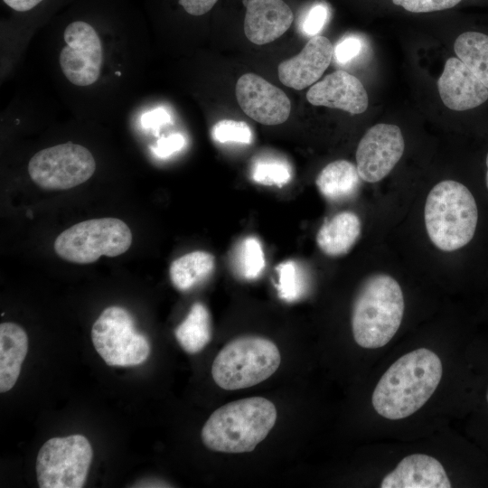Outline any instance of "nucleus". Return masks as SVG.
I'll use <instances>...</instances> for the list:
<instances>
[{
    "label": "nucleus",
    "instance_id": "16",
    "mask_svg": "<svg viewBox=\"0 0 488 488\" xmlns=\"http://www.w3.org/2000/svg\"><path fill=\"white\" fill-rule=\"evenodd\" d=\"M244 33L258 45L271 42L283 35L294 21V14L283 0H246Z\"/></svg>",
    "mask_w": 488,
    "mask_h": 488
},
{
    "label": "nucleus",
    "instance_id": "27",
    "mask_svg": "<svg viewBox=\"0 0 488 488\" xmlns=\"http://www.w3.org/2000/svg\"><path fill=\"white\" fill-rule=\"evenodd\" d=\"M211 136L220 144L249 145L252 142V131L244 121L224 119L217 122L211 129Z\"/></svg>",
    "mask_w": 488,
    "mask_h": 488
},
{
    "label": "nucleus",
    "instance_id": "6",
    "mask_svg": "<svg viewBox=\"0 0 488 488\" xmlns=\"http://www.w3.org/2000/svg\"><path fill=\"white\" fill-rule=\"evenodd\" d=\"M131 244L132 232L126 222L101 218L79 222L62 231L54 241V250L67 261L89 264L101 256H119Z\"/></svg>",
    "mask_w": 488,
    "mask_h": 488
},
{
    "label": "nucleus",
    "instance_id": "34",
    "mask_svg": "<svg viewBox=\"0 0 488 488\" xmlns=\"http://www.w3.org/2000/svg\"><path fill=\"white\" fill-rule=\"evenodd\" d=\"M10 9L24 13L31 11L42 4L44 0H2Z\"/></svg>",
    "mask_w": 488,
    "mask_h": 488
},
{
    "label": "nucleus",
    "instance_id": "13",
    "mask_svg": "<svg viewBox=\"0 0 488 488\" xmlns=\"http://www.w3.org/2000/svg\"><path fill=\"white\" fill-rule=\"evenodd\" d=\"M314 106L338 108L357 115L369 105L368 94L361 80L343 70H337L314 84L306 92Z\"/></svg>",
    "mask_w": 488,
    "mask_h": 488
},
{
    "label": "nucleus",
    "instance_id": "22",
    "mask_svg": "<svg viewBox=\"0 0 488 488\" xmlns=\"http://www.w3.org/2000/svg\"><path fill=\"white\" fill-rule=\"evenodd\" d=\"M180 346L188 353L201 352L211 341V325L208 309L202 303H194L186 317L174 330Z\"/></svg>",
    "mask_w": 488,
    "mask_h": 488
},
{
    "label": "nucleus",
    "instance_id": "14",
    "mask_svg": "<svg viewBox=\"0 0 488 488\" xmlns=\"http://www.w3.org/2000/svg\"><path fill=\"white\" fill-rule=\"evenodd\" d=\"M443 103L450 109L465 111L488 99V89L458 58H449L437 80Z\"/></svg>",
    "mask_w": 488,
    "mask_h": 488
},
{
    "label": "nucleus",
    "instance_id": "11",
    "mask_svg": "<svg viewBox=\"0 0 488 488\" xmlns=\"http://www.w3.org/2000/svg\"><path fill=\"white\" fill-rule=\"evenodd\" d=\"M404 148V138L398 126L380 123L369 128L356 150L361 179L368 183L382 180L399 161Z\"/></svg>",
    "mask_w": 488,
    "mask_h": 488
},
{
    "label": "nucleus",
    "instance_id": "21",
    "mask_svg": "<svg viewBox=\"0 0 488 488\" xmlns=\"http://www.w3.org/2000/svg\"><path fill=\"white\" fill-rule=\"evenodd\" d=\"M214 257L205 251H192L175 260L170 266L172 284L180 291H188L206 279L213 271Z\"/></svg>",
    "mask_w": 488,
    "mask_h": 488
},
{
    "label": "nucleus",
    "instance_id": "24",
    "mask_svg": "<svg viewBox=\"0 0 488 488\" xmlns=\"http://www.w3.org/2000/svg\"><path fill=\"white\" fill-rule=\"evenodd\" d=\"M237 273L246 280H253L260 276L265 267V255L258 239L249 236L237 246L235 252Z\"/></svg>",
    "mask_w": 488,
    "mask_h": 488
},
{
    "label": "nucleus",
    "instance_id": "29",
    "mask_svg": "<svg viewBox=\"0 0 488 488\" xmlns=\"http://www.w3.org/2000/svg\"><path fill=\"white\" fill-rule=\"evenodd\" d=\"M328 8L324 4L314 5L302 22L301 29L306 36H315L324 28L328 19Z\"/></svg>",
    "mask_w": 488,
    "mask_h": 488
},
{
    "label": "nucleus",
    "instance_id": "12",
    "mask_svg": "<svg viewBox=\"0 0 488 488\" xmlns=\"http://www.w3.org/2000/svg\"><path fill=\"white\" fill-rule=\"evenodd\" d=\"M235 94L243 112L260 124L279 125L290 115L291 102L286 93L259 75L246 73L240 76Z\"/></svg>",
    "mask_w": 488,
    "mask_h": 488
},
{
    "label": "nucleus",
    "instance_id": "8",
    "mask_svg": "<svg viewBox=\"0 0 488 488\" xmlns=\"http://www.w3.org/2000/svg\"><path fill=\"white\" fill-rule=\"evenodd\" d=\"M89 440L75 434L47 440L36 459V474L41 488H81L92 461Z\"/></svg>",
    "mask_w": 488,
    "mask_h": 488
},
{
    "label": "nucleus",
    "instance_id": "35",
    "mask_svg": "<svg viewBox=\"0 0 488 488\" xmlns=\"http://www.w3.org/2000/svg\"><path fill=\"white\" fill-rule=\"evenodd\" d=\"M486 166H487V172H486V186L488 188V154L486 156Z\"/></svg>",
    "mask_w": 488,
    "mask_h": 488
},
{
    "label": "nucleus",
    "instance_id": "19",
    "mask_svg": "<svg viewBox=\"0 0 488 488\" xmlns=\"http://www.w3.org/2000/svg\"><path fill=\"white\" fill-rule=\"evenodd\" d=\"M361 229V221L354 212H339L324 221L319 229L316 235L317 245L328 256L344 255L359 239Z\"/></svg>",
    "mask_w": 488,
    "mask_h": 488
},
{
    "label": "nucleus",
    "instance_id": "17",
    "mask_svg": "<svg viewBox=\"0 0 488 488\" xmlns=\"http://www.w3.org/2000/svg\"><path fill=\"white\" fill-rule=\"evenodd\" d=\"M381 488H450L451 483L442 464L435 457L414 454L404 457L388 474Z\"/></svg>",
    "mask_w": 488,
    "mask_h": 488
},
{
    "label": "nucleus",
    "instance_id": "2",
    "mask_svg": "<svg viewBox=\"0 0 488 488\" xmlns=\"http://www.w3.org/2000/svg\"><path fill=\"white\" fill-rule=\"evenodd\" d=\"M275 405L266 398L251 397L227 403L209 417L201 437L212 451L241 454L253 451L273 428Z\"/></svg>",
    "mask_w": 488,
    "mask_h": 488
},
{
    "label": "nucleus",
    "instance_id": "5",
    "mask_svg": "<svg viewBox=\"0 0 488 488\" xmlns=\"http://www.w3.org/2000/svg\"><path fill=\"white\" fill-rule=\"evenodd\" d=\"M280 361L279 350L272 341L257 335L239 336L219 352L211 375L223 389H247L272 376Z\"/></svg>",
    "mask_w": 488,
    "mask_h": 488
},
{
    "label": "nucleus",
    "instance_id": "10",
    "mask_svg": "<svg viewBox=\"0 0 488 488\" xmlns=\"http://www.w3.org/2000/svg\"><path fill=\"white\" fill-rule=\"evenodd\" d=\"M66 45L61 49L59 62L62 73L72 84L89 86L99 77L103 50L95 28L83 20L70 22L64 29Z\"/></svg>",
    "mask_w": 488,
    "mask_h": 488
},
{
    "label": "nucleus",
    "instance_id": "37",
    "mask_svg": "<svg viewBox=\"0 0 488 488\" xmlns=\"http://www.w3.org/2000/svg\"><path fill=\"white\" fill-rule=\"evenodd\" d=\"M116 74L120 75V72L117 71Z\"/></svg>",
    "mask_w": 488,
    "mask_h": 488
},
{
    "label": "nucleus",
    "instance_id": "1",
    "mask_svg": "<svg viewBox=\"0 0 488 488\" xmlns=\"http://www.w3.org/2000/svg\"><path fill=\"white\" fill-rule=\"evenodd\" d=\"M442 371L439 357L427 348L402 355L377 383L371 397L374 409L388 419L409 417L433 395Z\"/></svg>",
    "mask_w": 488,
    "mask_h": 488
},
{
    "label": "nucleus",
    "instance_id": "4",
    "mask_svg": "<svg viewBox=\"0 0 488 488\" xmlns=\"http://www.w3.org/2000/svg\"><path fill=\"white\" fill-rule=\"evenodd\" d=\"M424 218L433 244L443 251H454L473 239L478 220L477 205L466 186L445 180L429 192Z\"/></svg>",
    "mask_w": 488,
    "mask_h": 488
},
{
    "label": "nucleus",
    "instance_id": "30",
    "mask_svg": "<svg viewBox=\"0 0 488 488\" xmlns=\"http://www.w3.org/2000/svg\"><path fill=\"white\" fill-rule=\"evenodd\" d=\"M186 145V139L180 133H174L167 136L161 137L156 144L151 147L153 154L161 159L168 158L174 153L181 151Z\"/></svg>",
    "mask_w": 488,
    "mask_h": 488
},
{
    "label": "nucleus",
    "instance_id": "25",
    "mask_svg": "<svg viewBox=\"0 0 488 488\" xmlns=\"http://www.w3.org/2000/svg\"><path fill=\"white\" fill-rule=\"evenodd\" d=\"M250 176L257 183L282 187L291 181L292 169L289 164L281 158L262 156L253 162Z\"/></svg>",
    "mask_w": 488,
    "mask_h": 488
},
{
    "label": "nucleus",
    "instance_id": "23",
    "mask_svg": "<svg viewBox=\"0 0 488 488\" xmlns=\"http://www.w3.org/2000/svg\"><path fill=\"white\" fill-rule=\"evenodd\" d=\"M454 51L488 89V35L465 32L455 41Z\"/></svg>",
    "mask_w": 488,
    "mask_h": 488
},
{
    "label": "nucleus",
    "instance_id": "32",
    "mask_svg": "<svg viewBox=\"0 0 488 488\" xmlns=\"http://www.w3.org/2000/svg\"><path fill=\"white\" fill-rule=\"evenodd\" d=\"M172 122L171 114L164 108H157L143 114L141 124L145 129L157 132L160 127Z\"/></svg>",
    "mask_w": 488,
    "mask_h": 488
},
{
    "label": "nucleus",
    "instance_id": "36",
    "mask_svg": "<svg viewBox=\"0 0 488 488\" xmlns=\"http://www.w3.org/2000/svg\"><path fill=\"white\" fill-rule=\"evenodd\" d=\"M486 399H487V402H488V391H487Z\"/></svg>",
    "mask_w": 488,
    "mask_h": 488
},
{
    "label": "nucleus",
    "instance_id": "15",
    "mask_svg": "<svg viewBox=\"0 0 488 488\" xmlns=\"http://www.w3.org/2000/svg\"><path fill=\"white\" fill-rule=\"evenodd\" d=\"M333 56L331 42L322 35L313 36L297 55L278 65V78L286 87L304 89L321 78Z\"/></svg>",
    "mask_w": 488,
    "mask_h": 488
},
{
    "label": "nucleus",
    "instance_id": "28",
    "mask_svg": "<svg viewBox=\"0 0 488 488\" xmlns=\"http://www.w3.org/2000/svg\"><path fill=\"white\" fill-rule=\"evenodd\" d=\"M461 0H392L395 5L401 6L411 13H429L449 9Z\"/></svg>",
    "mask_w": 488,
    "mask_h": 488
},
{
    "label": "nucleus",
    "instance_id": "33",
    "mask_svg": "<svg viewBox=\"0 0 488 488\" xmlns=\"http://www.w3.org/2000/svg\"><path fill=\"white\" fill-rule=\"evenodd\" d=\"M218 0H178L185 13L192 16H201L208 13Z\"/></svg>",
    "mask_w": 488,
    "mask_h": 488
},
{
    "label": "nucleus",
    "instance_id": "3",
    "mask_svg": "<svg viewBox=\"0 0 488 488\" xmlns=\"http://www.w3.org/2000/svg\"><path fill=\"white\" fill-rule=\"evenodd\" d=\"M404 306L397 280L387 274L369 277L352 305V330L356 343L367 349L386 345L400 326Z\"/></svg>",
    "mask_w": 488,
    "mask_h": 488
},
{
    "label": "nucleus",
    "instance_id": "26",
    "mask_svg": "<svg viewBox=\"0 0 488 488\" xmlns=\"http://www.w3.org/2000/svg\"><path fill=\"white\" fill-rule=\"evenodd\" d=\"M276 270L279 297L286 302H294L301 298L306 288L301 266L296 261L286 260L280 263Z\"/></svg>",
    "mask_w": 488,
    "mask_h": 488
},
{
    "label": "nucleus",
    "instance_id": "20",
    "mask_svg": "<svg viewBox=\"0 0 488 488\" xmlns=\"http://www.w3.org/2000/svg\"><path fill=\"white\" fill-rule=\"evenodd\" d=\"M360 179L357 166L341 159L324 167L315 183L324 198L331 202H340L352 197L357 192Z\"/></svg>",
    "mask_w": 488,
    "mask_h": 488
},
{
    "label": "nucleus",
    "instance_id": "18",
    "mask_svg": "<svg viewBox=\"0 0 488 488\" xmlns=\"http://www.w3.org/2000/svg\"><path fill=\"white\" fill-rule=\"evenodd\" d=\"M28 351L25 331L14 323L0 324V392L10 390L16 383Z\"/></svg>",
    "mask_w": 488,
    "mask_h": 488
},
{
    "label": "nucleus",
    "instance_id": "9",
    "mask_svg": "<svg viewBox=\"0 0 488 488\" xmlns=\"http://www.w3.org/2000/svg\"><path fill=\"white\" fill-rule=\"evenodd\" d=\"M96 170V162L86 147L65 143L37 152L30 159L31 179L45 190H67L88 181Z\"/></svg>",
    "mask_w": 488,
    "mask_h": 488
},
{
    "label": "nucleus",
    "instance_id": "31",
    "mask_svg": "<svg viewBox=\"0 0 488 488\" xmlns=\"http://www.w3.org/2000/svg\"><path fill=\"white\" fill-rule=\"evenodd\" d=\"M362 49V42L355 36L341 40L333 48V57L341 64H345L357 57Z\"/></svg>",
    "mask_w": 488,
    "mask_h": 488
},
{
    "label": "nucleus",
    "instance_id": "7",
    "mask_svg": "<svg viewBox=\"0 0 488 488\" xmlns=\"http://www.w3.org/2000/svg\"><path fill=\"white\" fill-rule=\"evenodd\" d=\"M91 340L97 352L109 366L139 365L150 354L147 338L136 330L131 314L117 305L102 311L93 324Z\"/></svg>",
    "mask_w": 488,
    "mask_h": 488
}]
</instances>
